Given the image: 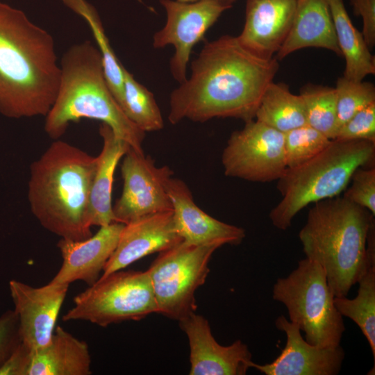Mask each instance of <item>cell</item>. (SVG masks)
<instances>
[{"mask_svg":"<svg viewBox=\"0 0 375 375\" xmlns=\"http://www.w3.org/2000/svg\"><path fill=\"white\" fill-rule=\"evenodd\" d=\"M374 216L345 197L314 203L299 233L306 258L324 270L335 297H347L363 269Z\"/></svg>","mask_w":375,"mask_h":375,"instance_id":"5","label":"cell"},{"mask_svg":"<svg viewBox=\"0 0 375 375\" xmlns=\"http://www.w3.org/2000/svg\"><path fill=\"white\" fill-rule=\"evenodd\" d=\"M275 326L286 335V344L270 363H251L265 375H336L340 372L345 353L340 346L318 347L303 338L301 330L285 316L275 320Z\"/></svg>","mask_w":375,"mask_h":375,"instance_id":"15","label":"cell"},{"mask_svg":"<svg viewBox=\"0 0 375 375\" xmlns=\"http://www.w3.org/2000/svg\"><path fill=\"white\" fill-rule=\"evenodd\" d=\"M21 342L17 316L7 310L0 316V367Z\"/></svg>","mask_w":375,"mask_h":375,"instance_id":"33","label":"cell"},{"mask_svg":"<svg viewBox=\"0 0 375 375\" xmlns=\"http://www.w3.org/2000/svg\"><path fill=\"white\" fill-rule=\"evenodd\" d=\"M334 297L323 269L306 258L272 288L273 299L286 307L289 321L305 333L307 342L318 347L340 345L345 331Z\"/></svg>","mask_w":375,"mask_h":375,"instance_id":"7","label":"cell"},{"mask_svg":"<svg viewBox=\"0 0 375 375\" xmlns=\"http://www.w3.org/2000/svg\"><path fill=\"white\" fill-rule=\"evenodd\" d=\"M217 1H219L223 4L232 6L233 3H234L236 0H217Z\"/></svg>","mask_w":375,"mask_h":375,"instance_id":"36","label":"cell"},{"mask_svg":"<svg viewBox=\"0 0 375 375\" xmlns=\"http://www.w3.org/2000/svg\"><path fill=\"white\" fill-rule=\"evenodd\" d=\"M333 140L308 124L284 133L287 168L298 167L324 150Z\"/></svg>","mask_w":375,"mask_h":375,"instance_id":"29","label":"cell"},{"mask_svg":"<svg viewBox=\"0 0 375 375\" xmlns=\"http://www.w3.org/2000/svg\"><path fill=\"white\" fill-rule=\"evenodd\" d=\"M167 13L162 28L153 36V47L161 49L174 47L170 59L172 76L180 84L186 78L188 64L192 48L203 39L206 31L219 16L231 6L217 0H201L192 3L174 0H160Z\"/></svg>","mask_w":375,"mask_h":375,"instance_id":"12","label":"cell"},{"mask_svg":"<svg viewBox=\"0 0 375 375\" xmlns=\"http://www.w3.org/2000/svg\"><path fill=\"white\" fill-rule=\"evenodd\" d=\"M224 174L251 182L278 180L287 169L284 133L255 119L233 131L222 154Z\"/></svg>","mask_w":375,"mask_h":375,"instance_id":"10","label":"cell"},{"mask_svg":"<svg viewBox=\"0 0 375 375\" xmlns=\"http://www.w3.org/2000/svg\"><path fill=\"white\" fill-rule=\"evenodd\" d=\"M99 133L103 145L97 158L90 196V219L92 226L117 222L112 211V189L114 174L119 161L130 146L106 124L101 123Z\"/></svg>","mask_w":375,"mask_h":375,"instance_id":"21","label":"cell"},{"mask_svg":"<svg viewBox=\"0 0 375 375\" xmlns=\"http://www.w3.org/2000/svg\"><path fill=\"white\" fill-rule=\"evenodd\" d=\"M123 188L112 211L117 222L124 224L140 217L172 210L167 183L174 172L167 165L158 167L144 152L129 148L121 164Z\"/></svg>","mask_w":375,"mask_h":375,"instance_id":"11","label":"cell"},{"mask_svg":"<svg viewBox=\"0 0 375 375\" xmlns=\"http://www.w3.org/2000/svg\"><path fill=\"white\" fill-rule=\"evenodd\" d=\"M297 0H247L245 22L237 36L254 54L271 58L278 51L292 25Z\"/></svg>","mask_w":375,"mask_h":375,"instance_id":"19","label":"cell"},{"mask_svg":"<svg viewBox=\"0 0 375 375\" xmlns=\"http://www.w3.org/2000/svg\"><path fill=\"white\" fill-rule=\"evenodd\" d=\"M335 90L338 128L356 113L375 102V87L369 82L353 81L342 76L338 79Z\"/></svg>","mask_w":375,"mask_h":375,"instance_id":"30","label":"cell"},{"mask_svg":"<svg viewBox=\"0 0 375 375\" xmlns=\"http://www.w3.org/2000/svg\"><path fill=\"white\" fill-rule=\"evenodd\" d=\"M215 245L197 246L181 242L159 253L149 273L157 313L181 320L197 309L195 292L204 284Z\"/></svg>","mask_w":375,"mask_h":375,"instance_id":"9","label":"cell"},{"mask_svg":"<svg viewBox=\"0 0 375 375\" xmlns=\"http://www.w3.org/2000/svg\"><path fill=\"white\" fill-rule=\"evenodd\" d=\"M190 345V375H244L252 362L248 346L240 340L228 346L213 337L208 321L194 312L178 321Z\"/></svg>","mask_w":375,"mask_h":375,"instance_id":"14","label":"cell"},{"mask_svg":"<svg viewBox=\"0 0 375 375\" xmlns=\"http://www.w3.org/2000/svg\"><path fill=\"white\" fill-rule=\"evenodd\" d=\"M177 1H181V2H186V3H192V2H196L201 0H177Z\"/></svg>","mask_w":375,"mask_h":375,"instance_id":"37","label":"cell"},{"mask_svg":"<svg viewBox=\"0 0 375 375\" xmlns=\"http://www.w3.org/2000/svg\"><path fill=\"white\" fill-rule=\"evenodd\" d=\"M97 158L56 140L30 166L28 200L40 224L62 239L92 236L90 196Z\"/></svg>","mask_w":375,"mask_h":375,"instance_id":"3","label":"cell"},{"mask_svg":"<svg viewBox=\"0 0 375 375\" xmlns=\"http://www.w3.org/2000/svg\"><path fill=\"white\" fill-rule=\"evenodd\" d=\"M182 242L172 210L144 216L126 224L101 276L123 269L150 254L162 252Z\"/></svg>","mask_w":375,"mask_h":375,"instance_id":"17","label":"cell"},{"mask_svg":"<svg viewBox=\"0 0 375 375\" xmlns=\"http://www.w3.org/2000/svg\"><path fill=\"white\" fill-rule=\"evenodd\" d=\"M91 374L88 344L58 326L47 345L33 351L26 375Z\"/></svg>","mask_w":375,"mask_h":375,"instance_id":"22","label":"cell"},{"mask_svg":"<svg viewBox=\"0 0 375 375\" xmlns=\"http://www.w3.org/2000/svg\"><path fill=\"white\" fill-rule=\"evenodd\" d=\"M254 119L283 133L308 124L301 97L286 84L274 81L265 90Z\"/></svg>","mask_w":375,"mask_h":375,"instance_id":"25","label":"cell"},{"mask_svg":"<svg viewBox=\"0 0 375 375\" xmlns=\"http://www.w3.org/2000/svg\"><path fill=\"white\" fill-rule=\"evenodd\" d=\"M33 350L20 342L0 367V375H26Z\"/></svg>","mask_w":375,"mask_h":375,"instance_id":"35","label":"cell"},{"mask_svg":"<svg viewBox=\"0 0 375 375\" xmlns=\"http://www.w3.org/2000/svg\"><path fill=\"white\" fill-rule=\"evenodd\" d=\"M375 142L333 140L321 153L306 162L287 168L277 180L282 199L269 212L276 228L287 230L292 219L310 203L339 196L359 167L374 165Z\"/></svg>","mask_w":375,"mask_h":375,"instance_id":"6","label":"cell"},{"mask_svg":"<svg viewBox=\"0 0 375 375\" xmlns=\"http://www.w3.org/2000/svg\"><path fill=\"white\" fill-rule=\"evenodd\" d=\"M167 192L172 202L173 219L182 241L192 245H238L246 236L244 228L219 221L194 202L185 183L171 177Z\"/></svg>","mask_w":375,"mask_h":375,"instance_id":"16","label":"cell"},{"mask_svg":"<svg viewBox=\"0 0 375 375\" xmlns=\"http://www.w3.org/2000/svg\"><path fill=\"white\" fill-rule=\"evenodd\" d=\"M124 226L120 222L100 226L94 235L83 240L61 238L57 246L62 262L49 283L69 285L82 281L89 286L95 283L114 252Z\"/></svg>","mask_w":375,"mask_h":375,"instance_id":"18","label":"cell"},{"mask_svg":"<svg viewBox=\"0 0 375 375\" xmlns=\"http://www.w3.org/2000/svg\"><path fill=\"white\" fill-rule=\"evenodd\" d=\"M278 68L276 57L254 54L237 37L226 35L206 42L192 62L190 77L170 94L168 120L176 124L186 119H253Z\"/></svg>","mask_w":375,"mask_h":375,"instance_id":"1","label":"cell"},{"mask_svg":"<svg viewBox=\"0 0 375 375\" xmlns=\"http://www.w3.org/2000/svg\"><path fill=\"white\" fill-rule=\"evenodd\" d=\"M60 68L58 93L45 116L46 133L58 140L70 122L92 119L108 124L131 148L144 152L146 133L127 118L114 98L99 49L89 40L75 44L63 53Z\"/></svg>","mask_w":375,"mask_h":375,"instance_id":"4","label":"cell"},{"mask_svg":"<svg viewBox=\"0 0 375 375\" xmlns=\"http://www.w3.org/2000/svg\"><path fill=\"white\" fill-rule=\"evenodd\" d=\"M124 90L119 104L127 118L144 132H153L164 127V121L154 95L136 81L123 66Z\"/></svg>","mask_w":375,"mask_h":375,"instance_id":"27","label":"cell"},{"mask_svg":"<svg viewBox=\"0 0 375 375\" xmlns=\"http://www.w3.org/2000/svg\"><path fill=\"white\" fill-rule=\"evenodd\" d=\"M355 15L362 19V33L369 49L375 44V0H350Z\"/></svg>","mask_w":375,"mask_h":375,"instance_id":"34","label":"cell"},{"mask_svg":"<svg viewBox=\"0 0 375 375\" xmlns=\"http://www.w3.org/2000/svg\"><path fill=\"white\" fill-rule=\"evenodd\" d=\"M69 285L49 283L34 288L17 280L10 281L21 340L33 351L49 342Z\"/></svg>","mask_w":375,"mask_h":375,"instance_id":"13","label":"cell"},{"mask_svg":"<svg viewBox=\"0 0 375 375\" xmlns=\"http://www.w3.org/2000/svg\"><path fill=\"white\" fill-rule=\"evenodd\" d=\"M60 77L53 36L0 1V113L15 119L46 116Z\"/></svg>","mask_w":375,"mask_h":375,"instance_id":"2","label":"cell"},{"mask_svg":"<svg viewBox=\"0 0 375 375\" xmlns=\"http://www.w3.org/2000/svg\"><path fill=\"white\" fill-rule=\"evenodd\" d=\"M335 36L345 60L343 76L362 81L375 74V58L370 52L362 32L353 24L343 0H328Z\"/></svg>","mask_w":375,"mask_h":375,"instance_id":"24","label":"cell"},{"mask_svg":"<svg viewBox=\"0 0 375 375\" xmlns=\"http://www.w3.org/2000/svg\"><path fill=\"white\" fill-rule=\"evenodd\" d=\"M307 124L334 140L338 129L335 88L308 83L300 89Z\"/></svg>","mask_w":375,"mask_h":375,"instance_id":"28","label":"cell"},{"mask_svg":"<svg viewBox=\"0 0 375 375\" xmlns=\"http://www.w3.org/2000/svg\"><path fill=\"white\" fill-rule=\"evenodd\" d=\"M334 140L375 142V102L356 113L340 126Z\"/></svg>","mask_w":375,"mask_h":375,"instance_id":"32","label":"cell"},{"mask_svg":"<svg viewBox=\"0 0 375 375\" xmlns=\"http://www.w3.org/2000/svg\"><path fill=\"white\" fill-rule=\"evenodd\" d=\"M74 306L62 320H83L106 327L124 321H138L158 312L147 271L114 272L74 298Z\"/></svg>","mask_w":375,"mask_h":375,"instance_id":"8","label":"cell"},{"mask_svg":"<svg viewBox=\"0 0 375 375\" xmlns=\"http://www.w3.org/2000/svg\"><path fill=\"white\" fill-rule=\"evenodd\" d=\"M355 298L335 297V306L342 317L351 319L367 339L375 359V222L369 231L363 269L357 281Z\"/></svg>","mask_w":375,"mask_h":375,"instance_id":"23","label":"cell"},{"mask_svg":"<svg viewBox=\"0 0 375 375\" xmlns=\"http://www.w3.org/2000/svg\"><path fill=\"white\" fill-rule=\"evenodd\" d=\"M308 47L323 48L342 56L328 0H297L290 31L275 57L281 60Z\"/></svg>","mask_w":375,"mask_h":375,"instance_id":"20","label":"cell"},{"mask_svg":"<svg viewBox=\"0 0 375 375\" xmlns=\"http://www.w3.org/2000/svg\"><path fill=\"white\" fill-rule=\"evenodd\" d=\"M90 26L102 58L104 74L110 90L117 102L122 101L124 90L123 65L115 56L106 35L99 15L86 0H61Z\"/></svg>","mask_w":375,"mask_h":375,"instance_id":"26","label":"cell"},{"mask_svg":"<svg viewBox=\"0 0 375 375\" xmlns=\"http://www.w3.org/2000/svg\"><path fill=\"white\" fill-rule=\"evenodd\" d=\"M351 185L343 192V197L368 210L375 216V168H358L351 178Z\"/></svg>","mask_w":375,"mask_h":375,"instance_id":"31","label":"cell"}]
</instances>
